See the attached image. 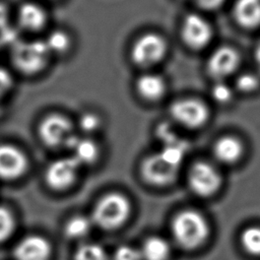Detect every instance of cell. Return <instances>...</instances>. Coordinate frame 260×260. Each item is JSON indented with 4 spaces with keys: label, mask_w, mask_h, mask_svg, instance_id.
<instances>
[{
    "label": "cell",
    "mask_w": 260,
    "mask_h": 260,
    "mask_svg": "<svg viewBox=\"0 0 260 260\" xmlns=\"http://www.w3.org/2000/svg\"><path fill=\"white\" fill-rule=\"evenodd\" d=\"M184 152V145L180 141L166 143L160 151L142 160L140 171L143 179L154 186L171 184L178 176Z\"/></svg>",
    "instance_id": "obj_1"
},
{
    "label": "cell",
    "mask_w": 260,
    "mask_h": 260,
    "mask_svg": "<svg viewBox=\"0 0 260 260\" xmlns=\"http://www.w3.org/2000/svg\"><path fill=\"white\" fill-rule=\"evenodd\" d=\"M52 54L44 40H19L11 48L13 67L23 75H37L43 72L51 61Z\"/></svg>",
    "instance_id": "obj_2"
},
{
    "label": "cell",
    "mask_w": 260,
    "mask_h": 260,
    "mask_svg": "<svg viewBox=\"0 0 260 260\" xmlns=\"http://www.w3.org/2000/svg\"><path fill=\"white\" fill-rule=\"evenodd\" d=\"M172 234L175 242L186 250L202 246L208 239L209 225L206 218L195 210H184L172 221Z\"/></svg>",
    "instance_id": "obj_3"
},
{
    "label": "cell",
    "mask_w": 260,
    "mask_h": 260,
    "mask_svg": "<svg viewBox=\"0 0 260 260\" xmlns=\"http://www.w3.org/2000/svg\"><path fill=\"white\" fill-rule=\"evenodd\" d=\"M73 121L65 114L52 112L39 122L37 132L39 139L51 148H67L77 134Z\"/></svg>",
    "instance_id": "obj_4"
},
{
    "label": "cell",
    "mask_w": 260,
    "mask_h": 260,
    "mask_svg": "<svg viewBox=\"0 0 260 260\" xmlns=\"http://www.w3.org/2000/svg\"><path fill=\"white\" fill-rule=\"evenodd\" d=\"M130 213L129 200L120 193H110L96 203L91 221L102 229L114 230L121 226Z\"/></svg>",
    "instance_id": "obj_5"
},
{
    "label": "cell",
    "mask_w": 260,
    "mask_h": 260,
    "mask_svg": "<svg viewBox=\"0 0 260 260\" xmlns=\"http://www.w3.org/2000/svg\"><path fill=\"white\" fill-rule=\"evenodd\" d=\"M168 52L166 40L158 34L148 31L139 36L132 44L130 58L132 62L142 68H149L158 64Z\"/></svg>",
    "instance_id": "obj_6"
},
{
    "label": "cell",
    "mask_w": 260,
    "mask_h": 260,
    "mask_svg": "<svg viewBox=\"0 0 260 260\" xmlns=\"http://www.w3.org/2000/svg\"><path fill=\"white\" fill-rule=\"evenodd\" d=\"M170 114L178 124L190 129L202 127L209 118L207 106L197 99H181L174 102Z\"/></svg>",
    "instance_id": "obj_7"
},
{
    "label": "cell",
    "mask_w": 260,
    "mask_h": 260,
    "mask_svg": "<svg viewBox=\"0 0 260 260\" xmlns=\"http://www.w3.org/2000/svg\"><path fill=\"white\" fill-rule=\"evenodd\" d=\"M188 182L195 194L201 197H208L219 189L221 177L212 165L206 161H197L189 171Z\"/></svg>",
    "instance_id": "obj_8"
},
{
    "label": "cell",
    "mask_w": 260,
    "mask_h": 260,
    "mask_svg": "<svg viewBox=\"0 0 260 260\" xmlns=\"http://www.w3.org/2000/svg\"><path fill=\"white\" fill-rule=\"evenodd\" d=\"M79 168L80 166L70 155L57 158L50 162L46 169V182L52 189H67L75 182Z\"/></svg>",
    "instance_id": "obj_9"
},
{
    "label": "cell",
    "mask_w": 260,
    "mask_h": 260,
    "mask_svg": "<svg viewBox=\"0 0 260 260\" xmlns=\"http://www.w3.org/2000/svg\"><path fill=\"white\" fill-rule=\"evenodd\" d=\"M28 169V157L17 145L0 144V178L15 180L23 176Z\"/></svg>",
    "instance_id": "obj_10"
},
{
    "label": "cell",
    "mask_w": 260,
    "mask_h": 260,
    "mask_svg": "<svg viewBox=\"0 0 260 260\" xmlns=\"http://www.w3.org/2000/svg\"><path fill=\"white\" fill-rule=\"evenodd\" d=\"M182 38L187 46L199 50L206 47L212 38L210 23L199 14H189L182 24Z\"/></svg>",
    "instance_id": "obj_11"
},
{
    "label": "cell",
    "mask_w": 260,
    "mask_h": 260,
    "mask_svg": "<svg viewBox=\"0 0 260 260\" xmlns=\"http://www.w3.org/2000/svg\"><path fill=\"white\" fill-rule=\"evenodd\" d=\"M240 55L231 47H219L212 52L207 62V70L210 76L217 81H222L233 74L239 67Z\"/></svg>",
    "instance_id": "obj_12"
},
{
    "label": "cell",
    "mask_w": 260,
    "mask_h": 260,
    "mask_svg": "<svg viewBox=\"0 0 260 260\" xmlns=\"http://www.w3.org/2000/svg\"><path fill=\"white\" fill-rule=\"evenodd\" d=\"M17 24L29 32L43 30L49 21L47 9L35 1L23 2L16 11Z\"/></svg>",
    "instance_id": "obj_13"
},
{
    "label": "cell",
    "mask_w": 260,
    "mask_h": 260,
    "mask_svg": "<svg viewBox=\"0 0 260 260\" xmlns=\"http://www.w3.org/2000/svg\"><path fill=\"white\" fill-rule=\"evenodd\" d=\"M51 245L42 236H26L14 248L17 260H48L51 255Z\"/></svg>",
    "instance_id": "obj_14"
},
{
    "label": "cell",
    "mask_w": 260,
    "mask_h": 260,
    "mask_svg": "<svg viewBox=\"0 0 260 260\" xmlns=\"http://www.w3.org/2000/svg\"><path fill=\"white\" fill-rule=\"evenodd\" d=\"M67 149L80 167L94 164L101 155L100 144L92 136L76 134Z\"/></svg>",
    "instance_id": "obj_15"
},
{
    "label": "cell",
    "mask_w": 260,
    "mask_h": 260,
    "mask_svg": "<svg viewBox=\"0 0 260 260\" xmlns=\"http://www.w3.org/2000/svg\"><path fill=\"white\" fill-rule=\"evenodd\" d=\"M137 93L145 101L155 102L162 98L166 92L165 79L153 72H146L138 76L135 82Z\"/></svg>",
    "instance_id": "obj_16"
},
{
    "label": "cell",
    "mask_w": 260,
    "mask_h": 260,
    "mask_svg": "<svg viewBox=\"0 0 260 260\" xmlns=\"http://www.w3.org/2000/svg\"><path fill=\"white\" fill-rule=\"evenodd\" d=\"M243 144L240 139L234 136L219 138L213 146L214 157L222 164H235L243 154Z\"/></svg>",
    "instance_id": "obj_17"
},
{
    "label": "cell",
    "mask_w": 260,
    "mask_h": 260,
    "mask_svg": "<svg viewBox=\"0 0 260 260\" xmlns=\"http://www.w3.org/2000/svg\"><path fill=\"white\" fill-rule=\"evenodd\" d=\"M236 20L244 27L260 25V0H237L234 6Z\"/></svg>",
    "instance_id": "obj_18"
},
{
    "label": "cell",
    "mask_w": 260,
    "mask_h": 260,
    "mask_svg": "<svg viewBox=\"0 0 260 260\" xmlns=\"http://www.w3.org/2000/svg\"><path fill=\"white\" fill-rule=\"evenodd\" d=\"M139 251L141 260H168L171 248L164 238L152 236L144 241Z\"/></svg>",
    "instance_id": "obj_19"
},
{
    "label": "cell",
    "mask_w": 260,
    "mask_h": 260,
    "mask_svg": "<svg viewBox=\"0 0 260 260\" xmlns=\"http://www.w3.org/2000/svg\"><path fill=\"white\" fill-rule=\"evenodd\" d=\"M44 42L52 56L68 53L73 45V39L70 32L63 28H55L48 32Z\"/></svg>",
    "instance_id": "obj_20"
},
{
    "label": "cell",
    "mask_w": 260,
    "mask_h": 260,
    "mask_svg": "<svg viewBox=\"0 0 260 260\" xmlns=\"http://www.w3.org/2000/svg\"><path fill=\"white\" fill-rule=\"evenodd\" d=\"M75 127L80 130L81 135L93 137L103 127V117L94 111L87 110L79 115Z\"/></svg>",
    "instance_id": "obj_21"
},
{
    "label": "cell",
    "mask_w": 260,
    "mask_h": 260,
    "mask_svg": "<svg viewBox=\"0 0 260 260\" xmlns=\"http://www.w3.org/2000/svg\"><path fill=\"white\" fill-rule=\"evenodd\" d=\"M91 219L77 215L70 218L65 225V234L71 239H80L86 236L91 229Z\"/></svg>",
    "instance_id": "obj_22"
},
{
    "label": "cell",
    "mask_w": 260,
    "mask_h": 260,
    "mask_svg": "<svg viewBox=\"0 0 260 260\" xmlns=\"http://www.w3.org/2000/svg\"><path fill=\"white\" fill-rule=\"evenodd\" d=\"M241 243L244 250L253 256H260V226H250L243 231Z\"/></svg>",
    "instance_id": "obj_23"
},
{
    "label": "cell",
    "mask_w": 260,
    "mask_h": 260,
    "mask_svg": "<svg viewBox=\"0 0 260 260\" xmlns=\"http://www.w3.org/2000/svg\"><path fill=\"white\" fill-rule=\"evenodd\" d=\"M75 260H108L105 249L99 244L86 243L81 245L75 252Z\"/></svg>",
    "instance_id": "obj_24"
},
{
    "label": "cell",
    "mask_w": 260,
    "mask_h": 260,
    "mask_svg": "<svg viewBox=\"0 0 260 260\" xmlns=\"http://www.w3.org/2000/svg\"><path fill=\"white\" fill-rule=\"evenodd\" d=\"M14 226L15 221L10 210L0 206V242L7 240L11 236Z\"/></svg>",
    "instance_id": "obj_25"
},
{
    "label": "cell",
    "mask_w": 260,
    "mask_h": 260,
    "mask_svg": "<svg viewBox=\"0 0 260 260\" xmlns=\"http://www.w3.org/2000/svg\"><path fill=\"white\" fill-rule=\"evenodd\" d=\"M212 96L218 103H228L233 96V90L223 81H217L211 90Z\"/></svg>",
    "instance_id": "obj_26"
},
{
    "label": "cell",
    "mask_w": 260,
    "mask_h": 260,
    "mask_svg": "<svg viewBox=\"0 0 260 260\" xmlns=\"http://www.w3.org/2000/svg\"><path fill=\"white\" fill-rule=\"evenodd\" d=\"M114 260H141L140 251L128 245L120 246L114 253Z\"/></svg>",
    "instance_id": "obj_27"
},
{
    "label": "cell",
    "mask_w": 260,
    "mask_h": 260,
    "mask_svg": "<svg viewBox=\"0 0 260 260\" xmlns=\"http://www.w3.org/2000/svg\"><path fill=\"white\" fill-rule=\"evenodd\" d=\"M259 80L255 74L246 72L244 74H241L237 80V85L239 89L242 91L248 92L256 89L258 87Z\"/></svg>",
    "instance_id": "obj_28"
},
{
    "label": "cell",
    "mask_w": 260,
    "mask_h": 260,
    "mask_svg": "<svg viewBox=\"0 0 260 260\" xmlns=\"http://www.w3.org/2000/svg\"><path fill=\"white\" fill-rule=\"evenodd\" d=\"M13 79L9 72L0 68V96H3L8 90L12 88Z\"/></svg>",
    "instance_id": "obj_29"
},
{
    "label": "cell",
    "mask_w": 260,
    "mask_h": 260,
    "mask_svg": "<svg viewBox=\"0 0 260 260\" xmlns=\"http://www.w3.org/2000/svg\"><path fill=\"white\" fill-rule=\"evenodd\" d=\"M10 9L8 5L2 1H0V30L9 26L10 22Z\"/></svg>",
    "instance_id": "obj_30"
},
{
    "label": "cell",
    "mask_w": 260,
    "mask_h": 260,
    "mask_svg": "<svg viewBox=\"0 0 260 260\" xmlns=\"http://www.w3.org/2000/svg\"><path fill=\"white\" fill-rule=\"evenodd\" d=\"M196 1L199 4V6H201L202 8L212 10L221 6L225 0H196Z\"/></svg>",
    "instance_id": "obj_31"
},
{
    "label": "cell",
    "mask_w": 260,
    "mask_h": 260,
    "mask_svg": "<svg viewBox=\"0 0 260 260\" xmlns=\"http://www.w3.org/2000/svg\"><path fill=\"white\" fill-rule=\"evenodd\" d=\"M255 61H256L257 67L260 71V42L258 43V45L256 47V50H255Z\"/></svg>",
    "instance_id": "obj_32"
},
{
    "label": "cell",
    "mask_w": 260,
    "mask_h": 260,
    "mask_svg": "<svg viewBox=\"0 0 260 260\" xmlns=\"http://www.w3.org/2000/svg\"><path fill=\"white\" fill-rule=\"evenodd\" d=\"M0 98H1V96H0Z\"/></svg>",
    "instance_id": "obj_33"
}]
</instances>
